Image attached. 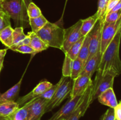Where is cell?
<instances>
[{
	"mask_svg": "<svg viewBox=\"0 0 121 120\" xmlns=\"http://www.w3.org/2000/svg\"><path fill=\"white\" fill-rule=\"evenodd\" d=\"M64 29L57 24L48 21L36 34L48 47L61 49L63 42Z\"/></svg>",
	"mask_w": 121,
	"mask_h": 120,
	"instance_id": "3957f363",
	"label": "cell"
},
{
	"mask_svg": "<svg viewBox=\"0 0 121 120\" xmlns=\"http://www.w3.org/2000/svg\"><path fill=\"white\" fill-rule=\"evenodd\" d=\"M67 0H66V2H67Z\"/></svg>",
	"mask_w": 121,
	"mask_h": 120,
	"instance_id": "bcb514c9",
	"label": "cell"
},
{
	"mask_svg": "<svg viewBox=\"0 0 121 120\" xmlns=\"http://www.w3.org/2000/svg\"><path fill=\"white\" fill-rule=\"evenodd\" d=\"M97 99L100 104L108 106L109 108H114L118 104L113 88H109L102 93Z\"/></svg>",
	"mask_w": 121,
	"mask_h": 120,
	"instance_id": "2e32d148",
	"label": "cell"
},
{
	"mask_svg": "<svg viewBox=\"0 0 121 120\" xmlns=\"http://www.w3.org/2000/svg\"><path fill=\"white\" fill-rule=\"evenodd\" d=\"M121 38V28L118 29L114 38L102 54V58L96 71L95 78L92 82L94 89L105 75L110 74L115 77L119 76L121 72V61L119 56Z\"/></svg>",
	"mask_w": 121,
	"mask_h": 120,
	"instance_id": "6da1fadb",
	"label": "cell"
},
{
	"mask_svg": "<svg viewBox=\"0 0 121 120\" xmlns=\"http://www.w3.org/2000/svg\"><path fill=\"white\" fill-rule=\"evenodd\" d=\"M89 44H90V36L89 34L86 35L84 39L82 45L80 52L78 55V58H79L85 65V63L88 59L89 55Z\"/></svg>",
	"mask_w": 121,
	"mask_h": 120,
	"instance_id": "603a6c76",
	"label": "cell"
},
{
	"mask_svg": "<svg viewBox=\"0 0 121 120\" xmlns=\"http://www.w3.org/2000/svg\"></svg>",
	"mask_w": 121,
	"mask_h": 120,
	"instance_id": "c3c4849f",
	"label": "cell"
},
{
	"mask_svg": "<svg viewBox=\"0 0 121 120\" xmlns=\"http://www.w3.org/2000/svg\"><path fill=\"white\" fill-rule=\"evenodd\" d=\"M121 11V1L118 2L110 12H119Z\"/></svg>",
	"mask_w": 121,
	"mask_h": 120,
	"instance_id": "74e56055",
	"label": "cell"
},
{
	"mask_svg": "<svg viewBox=\"0 0 121 120\" xmlns=\"http://www.w3.org/2000/svg\"><path fill=\"white\" fill-rule=\"evenodd\" d=\"M9 25H11L10 18L1 7L0 8V31Z\"/></svg>",
	"mask_w": 121,
	"mask_h": 120,
	"instance_id": "4dcf8cb0",
	"label": "cell"
},
{
	"mask_svg": "<svg viewBox=\"0 0 121 120\" xmlns=\"http://www.w3.org/2000/svg\"><path fill=\"white\" fill-rule=\"evenodd\" d=\"M101 58L102 53L100 51L87 60L84 65L80 75H85L92 78V75L98 70Z\"/></svg>",
	"mask_w": 121,
	"mask_h": 120,
	"instance_id": "5bb4252c",
	"label": "cell"
},
{
	"mask_svg": "<svg viewBox=\"0 0 121 120\" xmlns=\"http://www.w3.org/2000/svg\"><path fill=\"white\" fill-rule=\"evenodd\" d=\"M27 35L30 38L29 45L33 48L35 54L42 52L48 48V45L35 33L30 31Z\"/></svg>",
	"mask_w": 121,
	"mask_h": 120,
	"instance_id": "e0dca14e",
	"label": "cell"
},
{
	"mask_svg": "<svg viewBox=\"0 0 121 120\" xmlns=\"http://www.w3.org/2000/svg\"><path fill=\"white\" fill-rule=\"evenodd\" d=\"M102 120H115V114L113 108H109L107 109L106 112L102 116Z\"/></svg>",
	"mask_w": 121,
	"mask_h": 120,
	"instance_id": "836d02e7",
	"label": "cell"
},
{
	"mask_svg": "<svg viewBox=\"0 0 121 120\" xmlns=\"http://www.w3.org/2000/svg\"></svg>",
	"mask_w": 121,
	"mask_h": 120,
	"instance_id": "7dc6e473",
	"label": "cell"
},
{
	"mask_svg": "<svg viewBox=\"0 0 121 120\" xmlns=\"http://www.w3.org/2000/svg\"><path fill=\"white\" fill-rule=\"evenodd\" d=\"M24 74L25 72L20 81L16 84L14 85L13 87L9 88L8 90H7L3 94H0V102H7V101H16V100L18 98L19 93H20V88H21V85Z\"/></svg>",
	"mask_w": 121,
	"mask_h": 120,
	"instance_id": "9a60e30c",
	"label": "cell"
},
{
	"mask_svg": "<svg viewBox=\"0 0 121 120\" xmlns=\"http://www.w3.org/2000/svg\"><path fill=\"white\" fill-rule=\"evenodd\" d=\"M115 76L110 74H107L105 75L100 80L96 87L93 89L92 93V102L96 100L98 96L108 89L109 88H113V82H114Z\"/></svg>",
	"mask_w": 121,
	"mask_h": 120,
	"instance_id": "4fadbf2b",
	"label": "cell"
},
{
	"mask_svg": "<svg viewBox=\"0 0 121 120\" xmlns=\"http://www.w3.org/2000/svg\"><path fill=\"white\" fill-rule=\"evenodd\" d=\"M121 0H108L107 3V5H106V12H105V15L107 14H108L112 8L117 4L119 2H120Z\"/></svg>",
	"mask_w": 121,
	"mask_h": 120,
	"instance_id": "e575fe53",
	"label": "cell"
},
{
	"mask_svg": "<svg viewBox=\"0 0 121 120\" xmlns=\"http://www.w3.org/2000/svg\"><path fill=\"white\" fill-rule=\"evenodd\" d=\"M27 14L29 19L38 17L42 15L41 9L33 2H31L28 5L27 8Z\"/></svg>",
	"mask_w": 121,
	"mask_h": 120,
	"instance_id": "f546056e",
	"label": "cell"
},
{
	"mask_svg": "<svg viewBox=\"0 0 121 120\" xmlns=\"http://www.w3.org/2000/svg\"><path fill=\"white\" fill-rule=\"evenodd\" d=\"M102 120V116H101V117H100V120Z\"/></svg>",
	"mask_w": 121,
	"mask_h": 120,
	"instance_id": "f6af8a7d",
	"label": "cell"
},
{
	"mask_svg": "<svg viewBox=\"0 0 121 120\" xmlns=\"http://www.w3.org/2000/svg\"><path fill=\"white\" fill-rule=\"evenodd\" d=\"M27 35H26L24 32V28L22 27H15L13 29V45H15L18 43L21 40H24L26 38Z\"/></svg>",
	"mask_w": 121,
	"mask_h": 120,
	"instance_id": "f1b7e54d",
	"label": "cell"
},
{
	"mask_svg": "<svg viewBox=\"0 0 121 120\" xmlns=\"http://www.w3.org/2000/svg\"><path fill=\"white\" fill-rule=\"evenodd\" d=\"M72 79L65 77L58 87L52 98L48 101L45 108V113L52 111L53 109L60 105L72 90Z\"/></svg>",
	"mask_w": 121,
	"mask_h": 120,
	"instance_id": "277c9868",
	"label": "cell"
},
{
	"mask_svg": "<svg viewBox=\"0 0 121 120\" xmlns=\"http://www.w3.org/2000/svg\"><path fill=\"white\" fill-rule=\"evenodd\" d=\"M7 49H0V60L4 58L6 54H7Z\"/></svg>",
	"mask_w": 121,
	"mask_h": 120,
	"instance_id": "f35d334b",
	"label": "cell"
},
{
	"mask_svg": "<svg viewBox=\"0 0 121 120\" xmlns=\"http://www.w3.org/2000/svg\"><path fill=\"white\" fill-rule=\"evenodd\" d=\"M121 11L119 12H110L106 14L104 18V22L114 23L121 18Z\"/></svg>",
	"mask_w": 121,
	"mask_h": 120,
	"instance_id": "1f68e13d",
	"label": "cell"
},
{
	"mask_svg": "<svg viewBox=\"0 0 121 120\" xmlns=\"http://www.w3.org/2000/svg\"><path fill=\"white\" fill-rule=\"evenodd\" d=\"M73 81V85L70 93V98L83 94L93 82L92 78L85 75H80Z\"/></svg>",
	"mask_w": 121,
	"mask_h": 120,
	"instance_id": "7c38bea8",
	"label": "cell"
},
{
	"mask_svg": "<svg viewBox=\"0 0 121 120\" xmlns=\"http://www.w3.org/2000/svg\"><path fill=\"white\" fill-rule=\"evenodd\" d=\"M83 67V63L82 62V61L79 58H77L76 59H75L73 61L72 72H71V75L70 78L72 80H74V79L78 78L81 74Z\"/></svg>",
	"mask_w": 121,
	"mask_h": 120,
	"instance_id": "d4e9b609",
	"label": "cell"
},
{
	"mask_svg": "<svg viewBox=\"0 0 121 120\" xmlns=\"http://www.w3.org/2000/svg\"><path fill=\"white\" fill-rule=\"evenodd\" d=\"M108 1V0H99L98 1V9L95 14L93 15L97 20L105 18Z\"/></svg>",
	"mask_w": 121,
	"mask_h": 120,
	"instance_id": "83f0119b",
	"label": "cell"
},
{
	"mask_svg": "<svg viewBox=\"0 0 121 120\" xmlns=\"http://www.w3.org/2000/svg\"><path fill=\"white\" fill-rule=\"evenodd\" d=\"M9 49L14 51L22 53V54H33V55L35 54L34 51L29 45H20L18 47H11Z\"/></svg>",
	"mask_w": 121,
	"mask_h": 120,
	"instance_id": "d6a6232c",
	"label": "cell"
},
{
	"mask_svg": "<svg viewBox=\"0 0 121 120\" xmlns=\"http://www.w3.org/2000/svg\"><path fill=\"white\" fill-rule=\"evenodd\" d=\"M4 61V58L2 59V60H0V72H1V69H2V67H3Z\"/></svg>",
	"mask_w": 121,
	"mask_h": 120,
	"instance_id": "ab89813d",
	"label": "cell"
},
{
	"mask_svg": "<svg viewBox=\"0 0 121 120\" xmlns=\"http://www.w3.org/2000/svg\"><path fill=\"white\" fill-rule=\"evenodd\" d=\"M83 95V94H81L71 97L70 100L58 111L54 113L48 120H57L61 118H68L69 116L74 111L79 104Z\"/></svg>",
	"mask_w": 121,
	"mask_h": 120,
	"instance_id": "30bf717a",
	"label": "cell"
},
{
	"mask_svg": "<svg viewBox=\"0 0 121 120\" xmlns=\"http://www.w3.org/2000/svg\"><path fill=\"white\" fill-rule=\"evenodd\" d=\"M48 22L43 14L38 17L29 19V25L31 28V31L36 34Z\"/></svg>",
	"mask_w": 121,
	"mask_h": 120,
	"instance_id": "44dd1931",
	"label": "cell"
},
{
	"mask_svg": "<svg viewBox=\"0 0 121 120\" xmlns=\"http://www.w3.org/2000/svg\"><path fill=\"white\" fill-rule=\"evenodd\" d=\"M64 76H61V78H60V81L55 85H53L52 87H50V88H48L47 90H46V91L44 92V93H43L41 95H40V96H39L37 98H43L44 99V100H47V101H49L51 98H52L53 95H54V94L55 93L56 91L57 90V89L58 88V87H59V85H60V84L61 83L62 81L64 79Z\"/></svg>",
	"mask_w": 121,
	"mask_h": 120,
	"instance_id": "484cf974",
	"label": "cell"
},
{
	"mask_svg": "<svg viewBox=\"0 0 121 120\" xmlns=\"http://www.w3.org/2000/svg\"><path fill=\"white\" fill-rule=\"evenodd\" d=\"M13 29L11 25H9L0 31V41L8 48L11 47L13 45Z\"/></svg>",
	"mask_w": 121,
	"mask_h": 120,
	"instance_id": "d6986e66",
	"label": "cell"
},
{
	"mask_svg": "<svg viewBox=\"0 0 121 120\" xmlns=\"http://www.w3.org/2000/svg\"><path fill=\"white\" fill-rule=\"evenodd\" d=\"M67 120V119H66V118H61V119H59V120Z\"/></svg>",
	"mask_w": 121,
	"mask_h": 120,
	"instance_id": "b9f144b4",
	"label": "cell"
},
{
	"mask_svg": "<svg viewBox=\"0 0 121 120\" xmlns=\"http://www.w3.org/2000/svg\"><path fill=\"white\" fill-rule=\"evenodd\" d=\"M48 101L43 98H36L28 102V115L27 120H41L45 114V108Z\"/></svg>",
	"mask_w": 121,
	"mask_h": 120,
	"instance_id": "8fae6325",
	"label": "cell"
},
{
	"mask_svg": "<svg viewBox=\"0 0 121 120\" xmlns=\"http://www.w3.org/2000/svg\"><path fill=\"white\" fill-rule=\"evenodd\" d=\"M115 118L116 120H121V102H118V105L113 108Z\"/></svg>",
	"mask_w": 121,
	"mask_h": 120,
	"instance_id": "d590c367",
	"label": "cell"
},
{
	"mask_svg": "<svg viewBox=\"0 0 121 120\" xmlns=\"http://www.w3.org/2000/svg\"><path fill=\"white\" fill-rule=\"evenodd\" d=\"M97 21L98 20L93 15L89 16L85 20H82V23L80 28L81 36H85L87 35L91 31Z\"/></svg>",
	"mask_w": 121,
	"mask_h": 120,
	"instance_id": "ffe728a7",
	"label": "cell"
},
{
	"mask_svg": "<svg viewBox=\"0 0 121 120\" xmlns=\"http://www.w3.org/2000/svg\"><path fill=\"white\" fill-rule=\"evenodd\" d=\"M121 28V18L114 23H106L103 24L101 35L100 52L102 54L114 38L117 31Z\"/></svg>",
	"mask_w": 121,
	"mask_h": 120,
	"instance_id": "52a82bcc",
	"label": "cell"
},
{
	"mask_svg": "<svg viewBox=\"0 0 121 120\" xmlns=\"http://www.w3.org/2000/svg\"><path fill=\"white\" fill-rule=\"evenodd\" d=\"M82 23V20H80L69 28L64 29L63 42L61 48V50L64 54H65L75 42L82 37L80 34Z\"/></svg>",
	"mask_w": 121,
	"mask_h": 120,
	"instance_id": "5b68a950",
	"label": "cell"
},
{
	"mask_svg": "<svg viewBox=\"0 0 121 120\" xmlns=\"http://www.w3.org/2000/svg\"><path fill=\"white\" fill-rule=\"evenodd\" d=\"M104 21V18L98 20L93 28L89 33L90 36L89 55L87 60L93 56L95 54L100 51L102 30Z\"/></svg>",
	"mask_w": 121,
	"mask_h": 120,
	"instance_id": "8992f818",
	"label": "cell"
},
{
	"mask_svg": "<svg viewBox=\"0 0 121 120\" xmlns=\"http://www.w3.org/2000/svg\"><path fill=\"white\" fill-rule=\"evenodd\" d=\"M28 104L18 108L8 117L9 120H27L28 115Z\"/></svg>",
	"mask_w": 121,
	"mask_h": 120,
	"instance_id": "7402d4cb",
	"label": "cell"
},
{
	"mask_svg": "<svg viewBox=\"0 0 121 120\" xmlns=\"http://www.w3.org/2000/svg\"><path fill=\"white\" fill-rule=\"evenodd\" d=\"M65 55V60L62 68V76L64 77H70L73 61L66 55Z\"/></svg>",
	"mask_w": 121,
	"mask_h": 120,
	"instance_id": "4316f807",
	"label": "cell"
},
{
	"mask_svg": "<svg viewBox=\"0 0 121 120\" xmlns=\"http://www.w3.org/2000/svg\"><path fill=\"white\" fill-rule=\"evenodd\" d=\"M4 1H5V0H0V2H3Z\"/></svg>",
	"mask_w": 121,
	"mask_h": 120,
	"instance_id": "ee69618b",
	"label": "cell"
},
{
	"mask_svg": "<svg viewBox=\"0 0 121 120\" xmlns=\"http://www.w3.org/2000/svg\"><path fill=\"white\" fill-rule=\"evenodd\" d=\"M1 3H2V2H0V8H1V7H2V5H1Z\"/></svg>",
	"mask_w": 121,
	"mask_h": 120,
	"instance_id": "7bdbcfd3",
	"label": "cell"
},
{
	"mask_svg": "<svg viewBox=\"0 0 121 120\" xmlns=\"http://www.w3.org/2000/svg\"><path fill=\"white\" fill-rule=\"evenodd\" d=\"M30 38L29 36L27 35V36H26V38H25L24 40H21V41H20L18 43L16 44L15 45H14L12 46L11 47H18V46L23 45H29L30 44ZM10 48H11V47H10Z\"/></svg>",
	"mask_w": 121,
	"mask_h": 120,
	"instance_id": "8d00e7d4",
	"label": "cell"
},
{
	"mask_svg": "<svg viewBox=\"0 0 121 120\" xmlns=\"http://www.w3.org/2000/svg\"><path fill=\"white\" fill-rule=\"evenodd\" d=\"M0 120H9L8 118H1Z\"/></svg>",
	"mask_w": 121,
	"mask_h": 120,
	"instance_id": "60d3db41",
	"label": "cell"
},
{
	"mask_svg": "<svg viewBox=\"0 0 121 120\" xmlns=\"http://www.w3.org/2000/svg\"><path fill=\"white\" fill-rule=\"evenodd\" d=\"M85 37V36H82L80 40H78L76 42H75L69 48V49L65 53V55L68 56L73 61L76 59L78 58L79 52H80V49H81L82 45L83 42Z\"/></svg>",
	"mask_w": 121,
	"mask_h": 120,
	"instance_id": "cb8c5ba5",
	"label": "cell"
},
{
	"mask_svg": "<svg viewBox=\"0 0 121 120\" xmlns=\"http://www.w3.org/2000/svg\"><path fill=\"white\" fill-rule=\"evenodd\" d=\"M32 0H5L1 3L2 7L14 21L15 27L28 28L29 18L27 8Z\"/></svg>",
	"mask_w": 121,
	"mask_h": 120,
	"instance_id": "7a4b0ae2",
	"label": "cell"
},
{
	"mask_svg": "<svg viewBox=\"0 0 121 120\" xmlns=\"http://www.w3.org/2000/svg\"><path fill=\"white\" fill-rule=\"evenodd\" d=\"M92 93H93V85L92 84L85 92L79 104L74 111L69 116L67 120H79L82 116L85 115L87 109H88L91 104L93 102Z\"/></svg>",
	"mask_w": 121,
	"mask_h": 120,
	"instance_id": "ba28073f",
	"label": "cell"
},
{
	"mask_svg": "<svg viewBox=\"0 0 121 120\" xmlns=\"http://www.w3.org/2000/svg\"><path fill=\"white\" fill-rule=\"evenodd\" d=\"M52 85L53 84L51 82H48L46 80L41 81L38 84L36 87H34V88L31 91L24 96L18 97L15 102L18 104L19 107H21L30 101L39 97L40 95L44 92Z\"/></svg>",
	"mask_w": 121,
	"mask_h": 120,
	"instance_id": "9c48e42d",
	"label": "cell"
},
{
	"mask_svg": "<svg viewBox=\"0 0 121 120\" xmlns=\"http://www.w3.org/2000/svg\"><path fill=\"white\" fill-rule=\"evenodd\" d=\"M18 108H20L18 104L15 101L0 102V118H8Z\"/></svg>",
	"mask_w": 121,
	"mask_h": 120,
	"instance_id": "ac0fdd59",
	"label": "cell"
}]
</instances>
